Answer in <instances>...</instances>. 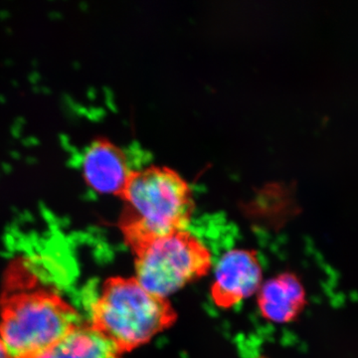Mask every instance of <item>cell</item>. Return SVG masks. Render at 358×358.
I'll return each instance as SVG.
<instances>
[{"label":"cell","mask_w":358,"mask_h":358,"mask_svg":"<svg viewBox=\"0 0 358 358\" xmlns=\"http://www.w3.org/2000/svg\"><path fill=\"white\" fill-rule=\"evenodd\" d=\"M32 358H124V355L91 324L81 322Z\"/></svg>","instance_id":"cell-8"},{"label":"cell","mask_w":358,"mask_h":358,"mask_svg":"<svg viewBox=\"0 0 358 358\" xmlns=\"http://www.w3.org/2000/svg\"><path fill=\"white\" fill-rule=\"evenodd\" d=\"M91 326L124 355L173 327L178 313L166 298L150 293L136 278L103 282L91 308Z\"/></svg>","instance_id":"cell-3"},{"label":"cell","mask_w":358,"mask_h":358,"mask_svg":"<svg viewBox=\"0 0 358 358\" xmlns=\"http://www.w3.org/2000/svg\"><path fill=\"white\" fill-rule=\"evenodd\" d=\"M81 317L27 261L7 266L0 291V339L9 358H32L69 333Z\"/></svg>","instance_id":"cell-1"},{"label":"cell","mask_w":358,"mask_h":358,"mask_svg":"<svg viewBox=\"0 0 358 358\" xmlns=\"http://www.w3.org/2000/svg\"><path fill=\"white\" fill-rule=\"evenodd\" d=\"M0 358H9L8 353H7L1 339H0Z\"/></svg>","instance_id":"cell-9"},{"label":"cell","mask_w":358,"mask_h":358,"mask_svg":"<svg viewBox=\"0 0 358 358\" xmlns=\"http://www.w3.org/2000/svg\"><path fill=\"white\" fill-rule=\"evenodd\" d=\"M120 199L124 208L119 227L133 253L152 240L186 230L195 208L187 181L166 166L134 169Z\"/></svg>","instance_id":"cell-2"},{"label":"cell","mask_w":358,"mask_h":358,"mask_svg":"<svg viewBox=\"0 0 358 358\" xmlns=\"http://www.w3.org/2000/svg\"><path fill=\"white\" fill-rule=\"evenodd\" d=\"M133 254L136 281L162 298L201 279L212 267L210 250L187 230L152 240Z\"/></svg>","instance_id":"cell-4"},{"label":"cell","mask_w":358,"mask_h":358,"mask_svg":"<svg viewBox=\"0 0 358 358\" xmlns=\"http://www.w3.org/2000/svg\"><path fill=\"white\" fill-rule=\"evenodd\" d=\"M257 294L261 315L275 324H287L298 319L307 305L305 288L292 273H282L263 282Z\"/></svg>","instance_id":"cell-7"},{"label":"cell","mask_w":358,"mask_h":358,"mask_svg":"<svg viewBox=\"0 0 358 358\" xmlns=\"http://www.w3.org/2000/svg\"><path fill=\"white\" fill-rule=\"evenodd\" d=\"M256 358H266V357H256Z\"/></svg>","instance_id":"cell-10"},{"label":"cell","mask_w":358,"mask_h":358,"mask_svg":"<svg viewBox=\"0 0 358 358\" xmlns=\"http://www.w3.org/2000/svg\"><path fill=\"white\" fill-rule=\"evenodd\" d=\"M262 284L263 268L257 252L232 249L216 265L211 299L214 305L227 310L258 293Z\"/></svg>","instance_id":"cell-5"},{"label":"cell","mask_w":358,"mask_h":358,"mask_svg":"<svg viewBox=\"0 0 358 358\" xmlns=\"http://www.w3.org/2000/svg\"><path fill=\"white\" fill-rule=\"evenodd\" d=\"M81 173L85 183L99 194L120 197L134 169L128 155L106 138H96L84 150Z\"/></svg>","instance_id":"cell-6"}]
</instances>
